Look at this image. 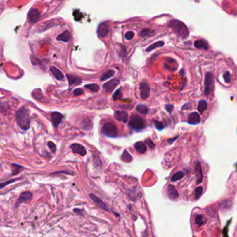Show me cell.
I'll return each instance as SVG.
<instances>
[{
	"label": "cell",
	"mask_w": 237,
	"mask_h": 237,
	"mask_svg": "<svg viewBox=\"0 0 237 237\" xmlns=\"http://www.w3.org/2000/svg\"><path fill=\"white\" fill-rule=\"evenodd\" d=\"M167 194L171 199H176L179 196V194L173 185H169L167 187Z\"/></svg>",
	"instance_id": "2e32d148"
},
{
	"label": "cell",
	"mask_w": 237,
	"mask_h": 237,
	"mask_svg": "<svg viewBox=\"0 0 237 237\" xmlns=\"http://www.w3.org/2000/svg\"><path fill=\"white\" fill-rule=\"evenodd\" d=\"M119 82H120V81H119V79H117V78H115V79L108 81L107 83H105V84L103 85L104 90H105L106 92H111V91H113L114 89L119 85Z\"/></svg>",
	"instance_id": "52a82bcc"
},
{
	"label": "cell",
	"mask_w": 237,
	"mask_h": 237,
	"mask_svg": "<svg viewBox=\"0 0 237 237\" xmlns=\"http://www.w3.org/2000/svg\"><path fill=\"white\" fill-rule=\"evenodd\" d=\"M164 42H162V41H158V42H155V43L152 44L151 45H150L148 47V48H146V52H150L152 51V50H153L154 49H155V48H158V47H162L164 46Z\"/></svg>",
	"instance_id": "7402d4cb"
},
{
	"label": "cell",
	"mask_w": 237,
	"mask_h": 237,
	"mask_svg": "<svg viewBox=\"0 0 237 237\" xmlns=\"http://www.w3.org/2000/svg\"><path fill=\"white\" fill-rule=\"evenodd\" d=\"M135 147L137 152H139V153H144L146 152L147 150L146 146V145L142 143V142H137V143H136L135 144Z\"/></svg>",
	"instance_id": "44dd1931"
},
{
	"label": "cell",
	"mask_w": 237,
	"mask_h": 237,
	"mask_svg": "<svg viewBox=\"0 0 237 237\" xmlns=\"http://www.w3.org/2000/svg\"><path fill=\"white\" fill-rule=\"evenodd\" d=\"M114 116L117 120L126 123L128 120V113L124 111H116L114 113Z\"/></svg>",
	"instance_id": "30bf717a"
},
{
	"label": "cell",
	"mask_w": 237,
	"mask_h": 237,
	"mask_svg": "<svg viewBox=\"0 0 237 237\" xmlns=\"http://www.w3.org/2000/svg\"><path fill=\"white\" fill-rule=\"evenodd\" d=\"M139 88H140V94H141V98L143 100H146L149 97V95H150V86H149L148 84L147 83H140V86H139Z\"/></svg>",
	"instance_id": "ba28073f"
},
{
	"label": "cell",
	"mask_w": 237,
	"mask_h": 237,
	"mask_svg": "<svg viewBox=\"0 0 237 237\" xmlns=\"http://www.w3.org/2000/svg\"><path fill=\"white\" fill-rule=\"evenodd\" d=\"M85 88H88L89 90H90L91 91H92V92H98V91H99V86H98V85L96 84V83H92V84H87L85 86Z\"/></svg>",
	"instance_id": "f546056e"
},
{
	"label": "cell",
	"mask_w": 237,
	"mask_h": 237,
	"mask_svg": "<svg viewBox=\"0 0 237 237\" xmlns=\"http://www.w3.org/2000/svg\"><path fill=\"white\" fill-rule=\"evenodd\" d=\"M83 93H84V91L83 89L76 88V89H74V92H73V94H74V96H80V95L83 94Z\"/></svg>",
	"instance_id": "d590c367"
},
{
	"label": "cell",
	"mask_w": 237,
	"mask_h": 237,
	"mask_svg": "<svg viewBox=\"0 0 237 237\" xmlns=\"http://www.w3.org/2000/svg\"><path fill=\"white\" fill-rule=\"evenodd\" d=\"M121 158L123 161L126 162V163H130L132 159V156L128 152L127 150H124V152H123L122 155L121 156Z\"/></svg>",
	"instance_id": "603a6c76"
},
{
	"label": "cell",
	"mask_w": 237,
	"mask_h": 237,
	"mask_svg": "<svg viewBox=\"0 0 237 237\" xmlns=\"http://www.w3.org/2000/svg\"><path fill=\"white\" fill-rule=\"evenodd\" d=\"M200 121V115L196 112H193L189 115V118H188V122L191 125H197L198 124Z\"/></svg>",
	"instance_id": "9a60e30c"
},
{
	"label": "cell",
	"mask_w": 237,
	"mask_h": 237,
	"mask_svg": "<svg viewBox=\"0 0 237 237\" xmlns=\"http://www.w3.org/2000/svg\"><path fill=\"white\" fill-rule=\"evenodd\" d=\"M15 181H16V180H9V181H8V182H6L1 183V184H0V188H4V187L5 186H6V185H8V184H11V183L14 182Z\"/></svg>",
	"instance_id": "60d3db41"
},
{
	"label": "cell",
	"mask_w": 237,
	"mask_h": 237,
	"mask_svg": "<svg viewBox=\"0 0 237 237\" xmlns=\"http://www.w3.org/2000/svg\"><path fill=\"white\" fill-rule=\"evenodd\" d=\"M169 26L174 32L182 38H186L189 35V31L184 23L177 20H172L169 23Z\"/></svg>",
	"instance_id": "7a4b0ae2"
},
{
	"label": "cell",
	"mask_w": 237,
	"mask_h": 237,
	"mask_svg": "<svg viewBox=\"0 0 237 237\" xmlns=\"http://www.w3.org/2000/svg\"><path fill=\"white\" fill-rule=\"evenodd\" d=\"M89 197H90V198L94 202L96 203V204L98 205V207H100V208H101L102 209H104V210H108V208H107V206H106L105 203H104L103 201L101 200L99 197H98L96 195H94V194H89Z\"/></svg>",
	"instance_id": "5bb4252c"
},
{
	"label": "cell",
	"mask_w": 237,
	"mask_h": 237,
	"mask_svg": "<svg viewBox=\"0 0 237 237\" xmlns=\"http://www.w3.org/2000/svg\"><path fill=\"white\" fill-rule=\"evenodd\" d=\"M12 166H13V173H12L13 176V175H16L17 174H18V173H19L20 172H21L22 170V169L23 168V167L21 166L18 165V164L13 163Z\"/></svg>",
	"instance_id": "4dcf8cb0"
},
{
	"label": "cell",
	"mask_w": 237,
	"mask_h": 237,
	"mask_svg": "<svg viewBox=\"0 0 237 237\" xmlns=\"http://www.w3.org/2000/svg\"><path fill=\"white\" fill-rule=\"evenodd\" d=\"M109 33V25L107 22L101 23L97 29V33L100 38H105Z\"/></svg>",
	"instance_id": "8992f818"
},
{
	"label": "cell",
	"mask_w": 237,
	"mask_h": 237,
	"mask_svg": "<svg viewBox=\"0 0 237 237\" xmlns=\"http://www.w3.org/2000/svg\"><path fill=\"white\" fill-rule=\"evenodd\" d=\"M63 120V115L58 112H53L51 114V120L53 126L57 128Z\"/></svg>",
	"instance_id": "9c48e42d"
},
{
	"label": "cell",
	"mask_w": 237,
	"mask_h": 237,
	"mask_svg": "<svg viewBox=\"0 0 237 237\" xmlns=\"http://www.w3.org/2000/svg\"><path fill=\"white\" fill-rule=\"evenodd\" d=\"M136 110L138 112L141 113V114H147L148 112V108L147 107L145 104H139L137 107H136Z\"/></svg>",
	"instance_id": "d4e9b609"
},
{
	"label": "cell",
	"mask_w": 237,
	"mask_h": 237,
	"mask_svg": "<svg viewBox=\"0 0 237 237\" xmlns=\"http://www.w3.org/2000/svg\"><path fill=\"white\" fill-rule=\"evenodd\" d=\"M134 36H135V33L133 31H128L125 34V38L127 40H131V39L133 38Z\"/></svg>",
	"instance_id": "e575fe53"
},
{
	"label": "cell",
	"mask_w": 237,
	"mask_h": 237,
	"mask_svg": "<svg viewBox=\"0 0 237 237\" xmlns=\"http://www.w3.org/2000/svg\"><path fill=\"white\" fill-rule=\"evenodd\" d=\"M223 78H224V80H225V81L227 82V83H229V82L230 81V74H229L228 72H225V73L224 74Z\"/></svg>",
	"instance_id": "f35d334b"
},
{
	"label": "cell",
	"mask_w": 237,
	"mask_h": 237,
	"mask_svg": "<svg viewBox=\"0 0 237 237\" xmlns=\"http://www.w3.org/2000/svg\"><path fill=\"white\" fill-rule=\"evenodd\" d=\"M178 136H176V137H175V138H173V139H169L167 141V142L168 143H169V144H172V143H173V142H174L175 140H176L177 139H178Z\"/></svg>",
	"instance_id": "ee69618b"
},
{
	"label": "cell",
	"mask_w": 237,
	"mask_h": 237,
	"mask_svg": "<svg viewBox=\"0 0 237 237\" xmlns=\"http://www.w3.org/2000/svg\"><path fill=\"white\" fill-rule=\"evenodd\" d=\"M207 42L203 40H196L194 42V45L196 48H205V49H207Z\"/></svg>",
	"instance_id": "4316f807"
},
{
	"label": "cell",
	"mask_w": 237,
	"mask_h": 237,
	"mask_svg": "<svg viewBox=\"0 0 237 237\" xmlns=\"http://www.w3.org/2000/svg\"><path fill=\"white\" fill-rule=\"evenodd\" d=\"M114 74H115V72H114L113 70H108L107 72H105V73L101 76L100 79L101 81H105V80H107L108 79H109V78H111L112 76H113Z\"/></svg>",
	"instance_id": "cb8c5ba5"
},
{
	"label": "cell",
	"mask_w": 237,
	"mask_h": 237,
	"mask_svg": "<svg viewBox=\"0 0 237 237\" xmlns=\"http://www.w3.org/2000/svg\"><path fill=\"white\" fill-rule=\"evenodd\" d=\"M165 109L168 112H169V113H172L173 109H174V106H173V105H171V104H167V105L165 106Z\"/></svg>",
	"instance_id": "ab89813d"
},
{
	"label": "cell",
	"mask_w": 237,
	"mask_h": 237,
	"mask_svg": "<svg viewBox=\"0 0 237 237\" xmlns=\"http://www.w3.org/2000/svg\"><path fill=\"white\" fill-rule=\"evenodd\" d=\"M32 198V193L29 191H25L24 193H22L21 195H20L19 198H18V201L16 202V207H18V205L21 203H23L24 202H28Z\"/></svg>",
	"instance_id": "7c38bea8"
},
{
	"label": "cell",
	"mask_w": 237,
	"mask_h": 237,
	"mask_svg": "<svg viewBox=\"0 0 237 237\" xmlns=\"http://www.w3.org/2000/svg\"><path fill=\"white\" fill-rule=\"evenodd\" d=\"M16 122L23 131H28L31 125V120L29 109L24 106L20 108L16 112L15 114Z\"/></svg>",
	"instance_id": "6da1fadb"
},
{
	"label": "cell",
	"mask_w": 237,
	"mask_h": 237,
	"mask_svg": "<svg viewBox=\"0 0 237 237\" xmlns=\"http://www.w3.org/2000/svg\"><path fill=\"white\" fill-rule=\"evenodd\" d=\"M150 30L149 29H143V30L141 31L140 35H141V36H142V37L147 36V35H148L149 33H150Z\"/></svg>",
	"instance_id": "74e56055"
},
{
	"label": "cell",
	"mask_w": 237,
	"mask_h": 237,
	"mask_svg": "<svg viewBox=\"0 0 237 237\" xmlns=\"http://www.w3.org/2000/svg\"><path fill=\"white\" fill-rule=\"evenodd\" d=\"M103 133L108 137H115L117 136V129L113 123H107L102 128Z\"/></svg>",
	"instance_id": "277c9868"
},
{
	"label": "cell",
	"mask_w": 237,
	"mask_h": 237,
	"mask_svg": "<svg viewBox=\"0 0 237 237\" xmlns=\"http://www.w3.org/2000/svg\"><path fill=\"white\" fill-rule=\"evenodd\" d=\"M154 124H155V126L157 129L159 130V131H162V130L164 129V125H163V124H162V122H159V121H157V120H154Z\"/></svg>",
	"instance_id": "836d02e7"
},
{
	"label": "cell",
	"mask_w": 237,
	"mask_h": 237,
	"mask_svg": "<svg viewBox=\"0 0 237 237\" xmlns=\"http://www.w3.org/2000/svg\"><path fill=\"white\" fill-rule=\"evenodd\" d=\"M74 18H75V20H76V21H78V20L81 19V18H82L81 13L79 12V11H74Z\"/></svg>",
	"instance_id": "8d00e7d4"
},
{
	"label": "cell",
	"mask_w": 237,
	"mask_h": 237,
	"mask_svg": "<svg viewBox=\"0 0 237 237\" xmlns=\"http://www.w3.org/2000/svg\"><path fill=\"white\" fill-rule=\"evenodd\" d=\"M146 143L147 145H148V146L150 147V148H152V149H154V147H155V145H154V143H153L152 141H150V139H146Z\"/></svg>",
	"instance_id": "b9f144b4"
},
{
	"label": "cell",
	"mask_w": 237,
	"mask_h": 237,
	"mask_svg": "<svg viewBox=\"0 0 237 237\" xmlns=\"http://www.w3.org/2000/svg\"><path fill=\"white\" fill-rule=\"evenodd\" d=\"M203 187L202 186H198L196 189L195 191V199L196 200H198L199 198L201 196V195H202L203 193Z\"/></svg>",
	"instance_id": "1f68e13d"
},
{
	"label": "cell",
	"mask_w": 237,
	"mask_h": 237,
	"mask_svg": "<svg viewBox=\"0 0 237 237\" xmlns=\"http://www.w3.org/2000/svg\"><path fill=\"white\" fill-rule=\"evenodd\" d=\"M50 71H51L52 74L55 76L56 79L59 80V81H61V80L64 79V75H63V74L61 72V71L59 70L58 69L56 68V67L54 66L51 67V68H50Z\"/></svg>",
	"instance_id": "ac0fdd59"
},
{
	"label": "cell",
	"mask_w": 237,
	"mask_h": 237,
	"mask_svg": "<svg viewBox=\"0 0 237 237\" xmlns=\"http://www.w3.org/2000/svg\"><path fill=\"white\" fill-rule=\"evenodd\" d=\"M184 177V173L182 172H178V173H175L171 177V181L172 182H177V181L180 180L182 177Z\"/></svg>",
	"instance_id": "f1b7e54d"
},
{
	"label": "cell",
	"mask_w": 237,
	"mask_h": 237,
	"mask_svg": "<svg viewBox=\"0 0 237 237\" xmlns=\"http://www.w3.org/2000/svg\"><path fill=\"white\" fill-rule=\"evenodd\" d=\"M72 38V34L69 31H65L64 32L61 34L58 35L57 40L63 41L65 42H68Z\"/></svg>",
	"instance_id": "e0dca14e"
},
{
	"label": "cell",
	"mask_w": 237,
	"mask_h": 237,
	"mask_svg": "<svg viewBox=\"0 0 237 237\" xmlns=\"http://www.w3.org/2000/svg\"><path fill=\"white\" fill-rule=\"evenodd\" d=\"M70 147L74 153H77V154H79L81 156H85L87 153L85 147L82 145L78 144V143H74V144L71 145Z\"/></svg>",
	"instance_id": "8fae6325"
},
{
	"label": "cell",
	"mask_w": 237,
	"mask_h": 237,
	"mask_svg": "<svg viewBox=\"0 0 237 237\" xmlns=\"http://www.w3.org/2000/svg\"><path fill=\"white\" fill-rule=\"evenodd\" d=\"M213 75L211 72H207L205 75V93L206 95H208L210 93V86L212 83Z\"/></svg>",
	"instance_id": "4fadbf2b"
},
{
	"label": "cell",
	"mask_w": 237,
	"mask_h": 237,
	"mask_svg": "<svg viewBox=\"0 0 237 237\" xmlns=\"http://www.w3.org/2000/svg\"><path fill=\"white\" fill-rule=\"evenodd\" d=\"M196 171V175L198 177V180H197V184H199L200 183L202 182L203 180V172H202V168H201V166L200 163H197L195 167Z\"/></svg>",
	"instance_id": "ffe728a7"
},
{
	"label": "cell",
	"mask_w": 237,
	"mask_h": 237,
	"mask_svg": "<svg viewBox=\"0 0 237 237\" xmlns=\"http://www.w3.org/2000/svg\"><path fill=\"white\" fill-rule=\"evenodd\" d=\"M204 223V221H203V216L200 214H198V215L196 216L195 217V224L197 225L198 227H200L202 226Z\"/></svg>",
	"instance_id": "83f0119b"
},
{
	"label": "cell",
	"mask_w": 237,
	"mask_h": 237,
	"mask_svg": "<svg viewBox=\"0 0 237 237\" xmlns=\"http://www.w3.org/2000/svg\"><path fill=\"white\" fill-rule=\"evenodd\" d=\"M40 13L38 9L31 8L28 13V20L31 24H34L40 20Z\"/></svg>",
	"instance_id": "5b68a950"
},
{
	"label": "cell",
	"mask_w": 237,
	"mask_h": 237,
	"mask_svg": "<svg viewBox=\"0 0 237 237\" xmlns=\"http://www.w3.org/2000/svg\"><path fill=\"white\" fill-rule=\"evenodd\" d=\"M207 102L205 100H200L199 102L198 106V110L200 113H203L205 110H206L207 109Z\"/></svg>",
	"instance_id": "484cf974"
},
{
	"label": "cell",
	"mask_w": 237,
	"mask_h": 237,
	"mask_svg": "<svg viewBox=\"0 0 237 237\" xmlns=\"http://www.w3.org/2000/svg\"><path fill=\"white\" fill-rule=\"evenodd\" d=\"M113 98L114 99V100H115V101L117 100H119V99H121V98H122V93H121V91L120 90H117L115 91V92L114 93Z\"/></svg>",
	"instance_id": "d6a6232c"
},
{
	"label": "cell",
	"mask_w": 237,
	"mask_h": 237,
	"mask_svg": "<svg viewBox=\"0 0 237 237\" xmlns=\"http://www.w3.org/2000/svg\"><path fill=\"white\" fill-rule=\"evenodd\" d=\"M67 78H68L69 81V84H70V87H72V86L78 85L81 83L82 82V80L79 78L76 77V76L71 75V74H67Z\"/></svg>",
	"instance_id": "d6986e66"
},
{
	"label": "cell",
	"mask_w": 237,
	"mask_h": 237,
	"mask_svg": "<svg viewBox=\"0 0 237 237\" xmlns=\"http://www.w3.org/2000/svg\"><path fill=\"white\" fill-rule=\"evenodd\" d=\"M129 127L135 131H141L146 127V122L142 117L137 115H132L130 117Z\"/></svg>",
	"instance_id": "3957f363"
},
{
	"label": "cell",
	"mask_w": 237,
	"mask_h": 237,
	"mask_svg": "<svg viewBox=\"0 0 237 237\" xmlns=\"http://www.w3.org/2000/svg\"><path fill=\"white\" fill-rule=\"evenodd\" d=\"M48 147L51 149V150H53V152L56 150V145L54 144L52 142H49L48 143Z\"/></svg>",
	"instance_id": "7bdbcfd3"
}]
</instances>
